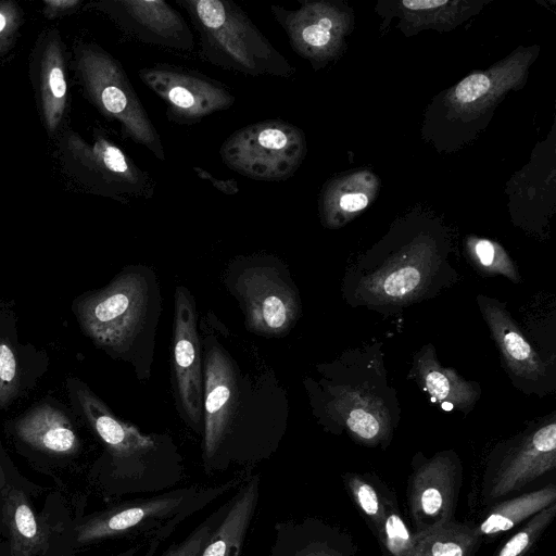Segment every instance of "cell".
I'll list each match as a JSON object with an SVG mask.
<instances>
[{
    "mask_svg": "<svg viewBox=\"0 0 556 556\" xmlns=\"http://www.w3.org/2000/svg\"><path fill=\"white\" fill-rule=\"evenodd\" d=\"M203 346L204 471L224 472L268 459L285 432V419L269 417L274 414V387L254 384L214 334L203 336Z\"/></svg>",
    "mask_w": 556,
    "mask_h": 556,
    "instance_id": "obj_1",
    "label": "cell"
},
{
    "mask_svg": "<svg viewBox=\"0 0 556 556\" xmlns=\"http://www.w3.org/2000/svg\"><path fill=\"white\" fill-rule=\"evenodd\" d=\"M85 332L100 346L131 362L140 379L151 370L161 292L147 266H132L76 307Z\"/></svg>",
    "mask_w": 556,
    "mask_h": 556,
    "instance_id": "obj_2",
    "label": "cell"
},
{
    "mask_svg": "<svg viewBox=\"0 0 556 556\" xmlns=\"http://www.w3.org/2000/svg\"><path fill=\"white\" fill-rule=\"evenodd\" d=\"M81 410L106 447L108 476L121 494H157L182 481L178 447L167 435L146 434L117 419L85 386L76 388Z\"/></svg>",
    "mask_w": 556,
    "mask_h": 556,
    "instance_id": "obj_3",
    "label": "cell"
},
{
    "mask_svg": "<svg viewBox=\"0 0 556 556\" xmlns=\"http://www.w3.org/2000/svg\"><path fill=\"white\" fill-rule=\"evenodd\" d=\"M199 35L201 56L250 76L289 78L294 67L250 17L228 0H176Z\"/></svg>",
    "mask_w": 556,
    "mask_h": 556,
    "instance_id": "obj_4",
    "label": "cell"
},
{
    "mask_svg": "<svg viewBox=\"0 0 556 556\" xmlns=\"http://www.w3.org/2000/svg\"><path fill=\"white\" fill-rule=\"evenodd\" d=\"M243 480L239 477L216 485L177 486L124 502L81 525L76 540L88 543L129 534L142 538L147 543H162L179 523L237 489Z\"/></svg>",
    "mask_w": 556,
    "mask_h": 556,
    "instance_id": "obj_5",
    "label": "cell"
},
{
    "mask_svg": "<svg viewBox=\"0 0 556 556\" xmlns=\"http://www.w3.org/2000/svg\"><path fill=\"white\" fill-rule=\"evenodd\" d=\"M222 161L240 175L263 181L291 177L306 154L301 129L282 119H267L242 127L222 144Z\"/></svg>",
    "mask_w": 556,
    "mask_h": 556,
    "instance_id": "obj_6",
    "label": "cell"
},
{
    "mask_svg": "<svg viewBox=\"0 0 556 556\" xmlns=\"http://www.w3.org/2000/svg\"><path fill=\"white\" fill-rule=\"evenodd\" d=\"M77 62L87 92L98 108L119 123L127 138L164 161L161 137L119 63L91 46L80 49Z\"/></svg>",
    "mask_w": 556,
    "mask_h": 556,
    "instance_id": "obj_7",
    "label": "cell"
},
{
    "mask_svg": "<svg viewBox=\"0 0 556 556\" xmlns=\"http://www.w3.org/2000/svg\"><path fill=\"white\" fill-rule=\"evenodd\" d=\"M231 290L240 300L247 325L263 336L287 332L296 321L300 303L282 265L274 257L251 256L232 264Z\"/></svg>",
    "mask_w": 556,
    "mask_h": 556,
    "instance_id": "obj_8",
    "label": "cell"
},
{
    "mask_svg": "<svg viewBox=\"0 0 556 556\" xmlns=\"http://www.w3.org/2000/svg\"><path fill=\"white\" fill-rule=\"evenodd\" d=\"M139 77L165 102L167 117L177 124L199 123L236 101L219 81L180 66L156 64L141 68Z\"/></svg>",
    "mask_w": 556,
    "mask_h": 556,
    "instance_id": "obj_9",
    "label": "cell"
},
{
    "mask_svg": "<svg viewBox=\"0 0 556 556\" xmlns=\"http://www.w3.org/2000/svg\"><path fill=\"white\" fill-rule=\"evenodd\" d=\"M174 372L178 403L186 422L203 433V395L201 342L193 298L185 287L175 292Z\"/></svg>",
    "mask_w": 556,
    "mask_h": 556,
    "instance_id": "obj_10",
    "label": "cell"
},
{
    "mask_svg": "<svg viewBox=\"0 0 556 556\" xmlns=\"http://www.w3.org/2000/svg\"><path fill=\"white\" fill-rule=\"evenodd\" d=\"M104 10L130 36L143 43L192 52L195 41L182 15L164 0H117Z\"/></svg>",
    "mask_w": 556,
    "mask_h": 556,
    "instance_id": "obj_11",
    "label": "cell"
},
{
    "mask_svg": "<svg viewBox=\"0 0 556 556\" xmlns=\"http://www.w3.org/2000/svg\"><path fill=\"white\" fill-rule=\"evenodd\" d=\"M459 479L458 464L448 455H437L418 467L409 483V509L416 532L452 521Z\"/></svg>",
    "mask_w": 556,
    "mask_h": 556,
    "instance_id": "obj_12",
    "label": "cell"
},
{
    "mask_svg": "<svg viewBox=\"0 0 556 556\" xmlns=\"http://www.w3.org/2000/svg\"><path fill=\"white\" fill-rule=\"evenodd\" d=\"M277 23L287 34L293 50L317 65L337 50L343 29L342 15L327 2H303L295 10L270 5Z\"/></svg>",
    "mask_w": 556,
    "mask_h": 556,
    "instance_id": "obj_13",
    "label": "cell"
},
{
    "mask_svg": "<svg viewBox=\"0 0 556 556\" xmlns=\"http://www.w3.org/2000/svg\"><path fill=\"white\" fill-rule=\"evenodd\" d=\"M71 143L74 155L109 194L119 199L152 197L154 182L151 176L105 137H98L92 144L72 138Z\"/></svg>",
    "mask_w": 556,
    "mask_h": 556,
    "instance_id": "obj_14",
    "label": "cell"
},
{
    "mask_svg": "<svg viewBox=\"0 0 556 556\" xmlns=\"http://www.w3.org/2000/svg\"><path fill=\"white\" fill-rule=\"evenodd\" d=\"M556 424L544 422L527 434L507 455L494 478L490 495L494 498L517 491L555 468Z\"/></svg>",
    "mask_w": 556,
    "mask_h": 556,
    "instance_id": "obj_15",
    "label": "cell"
},
{
    "mask_svg": "<svg viewBox=\"0 0 556 556\" xmlns=\"http://www.w3.org/2000/svg\"><path fill=\"white\" fill-rule=\"evenodd\" d=\"M348 384L330 388V413L357 441L375 445L391 434V414L372 387Z\"/></svg>",
    "mask_w": 556,
    "mask_h": 556,
    "instance_id": "obj_16",
    "label": "cell"
},
{
    "mask_svg": "<svg viewBox=\"0 0 556 556\" xmlns=\"http://www.w3.org/2000/svg\"><path fill=\"white\" fill-rule=\"evenodd\" d=\"M260 489L258 473L244 478L225 502L223 515L199 556H241L257 509Z\"/></svg>",
    "mask_w": 556,
    "mask_h": 556,
    "instance_id": "obj_17",
    "label": "cell"
},
{
    "mask_svg": "<svg viewBox=\"0 0 556 556\" xmlns=\"http://www.w3.org/2000/svg\"><path fill=\"white\" fill-rule=\"evenodd\" d=\"M478 303L510 372L525 380L542 378L545 374L543 361L503 305L482 295L478 296Z\"/></svg>",
    "mask_w": 556,
    "mask_h": 556,
    "instance_id": "obj_18",
    "label": "cell"
},
{
    "mask_svg": "<svg viewBox=\"0 0 556 556\" xmlns=\"http://www.w3.org/2000/svg\"><path fill=\"white\" fill-rule=\"evenodd\" d=\"M415 370L419 383L434 403L446 409L471 410L480 397V388L458 376L453 368L442 367L431 345L424 346L415 359Z\"/></svg>",
    "mask_w": 556,
    "mask_h": 556,
    "instance_id": "obj_19",
    "label": "cell"
},
{
    "mask_svg": "<svg viewBox=\"0 0 556 556\" xmlns=\"http://www.w3.org/2000/svg\"><path fill=\"white\" fill-rule=\"evenodd\" d=\"M17 435L33 447L51 454H71L78 448L68 418L50 405H40L16 422Z\"/></svg>",
    "mask_w": 556,
    "mask_h": 556,
    "instance_id": "obj_20",
    "label": "cell"
},
{
    "mask_svg": "<svg viewBox=\"0 0 556 556\" xmlns=\"http://www.w3.org/2000/svg\"><path fill=\"white\" fill-rule=\"evenodd\" d=\"M268 556H346L330 530L318 520H286L275 525Z\"/></svg>",
    "mask_w": 556,
    "mask_h": 556,
    "instance_id": "obj_21",
    "label": "cell"
},
{
    "mask_svg": "<svg viewBox=\"0 0 556 556\" xmlns=\"http://www.w3.org/2000/svg\"><path fill=\"white\" fill-rule=\"evenodd\" d=\"M3 518L9 529L11 552L14 556H35L47 547V530L23 492L11 490L5 493Z\"/></svg>",
    "mask_w": 556,
    "mask_h": 556,
    "instance_id": "obj_22",
    "label": "cell"
},
{
    "mask_svg": "<svg viewBox=\"0 0 556 556\" xmlns=\"http://www.w3.org/2000/svg\"><path fill=\"white\" fill-rule=\"evenodd\" d=\"M555 500L556 489L553 484L510 498L494 506L475 531L480 538L508 531L554 504Z\"/></svg>",
    "mask_w": 556,
    "mask_h": 556,
    "instance_id": "obj_23",
    "label": "cell"
},
{
    "mask_svg": "<svg viewBox=\"0 0 556 556\" xmlns=\"http://www.w3.org/2000/svg\"><path fill=\"white\" fill-rule=\"evenodd\" d=\"M415 535L408 556H472L481 539L475 529L454 521Z\"/></svg>",
    "mask_w": 556,
    "mask_h": 556,
    "instance_id": "obj_24",
    "label": "cell"
},
{
    "mask_svg": "<svg viewBox=\"0 0 556 556\" xmlns=\"http://www.w3.org/2000/svg\"><path fill=\"white\" fill-rule=\"evenodd\" d=\"M67 96L64 62L60 45L50 41L41 62V100L46 125L54 131L63 116Z\"/></svg>",
    "mask_w": 556,
    "mask_h": 556,
    "instance_id": "obj_25",
    "label": "cell"
},
{
    "mask_svg": "<svg viewBox=\"0 0 556 556\" xmlns=\"http://www.w3.org/2000/svg\"><path fill=\"white\" fill-rule=\"evenodd\" d=\"M469 255L478 270L484 275H503L513 281H518L517 269L496 243L486 239H475L468 244Z\"/></svg>",
    "mask_w": 556,
    "mask_h": 556,
    "instance_id": "obj_26",
    "label": "cell"
},
{
    "mask_svg": "<svg viewBox=\"0 0 556 556\" xmlns=\"http://www.w3.org/2000/svg\"><path fill=\"white\" fill-rule=\"evenodd\" d=\"M555 513L556 505L554 503L532 516L530 520L494 554V556L526 555L554 519Z\"/></svg>",
    "mask_w": 556,
    "mask_h": 556,
    "instance_id": "obj_27",
    "label": "cell"
},
{
    "mask_svg": "<svg viewBox=\"0 0 556 556\" xmlns=\"http://www.w3.org/2000/svg\"><path fill=\"white\" fill-rule=\"evenodd\" d=\"M379 533L388 556H408L416 543L415 533H410L402 517L388 504H384Z\"/></svg>",
    "mask_w": 556,
    "mask_h": 556,
    "instance_id": "obj_28",
    "label": "cell"
},
{
    "mask_svg": "<svg viewBox=\"0 0 556 556\" xmlns=\"http://www.w3.org/2000/svg\"><path fill=\"white\" fill-rule=\"evenodd\" d=\"M225 503L216 508L182 540L168 546L161 556H199L218 523Z\"/></svg>",
    "mask_w": 556,
    "mask_h": 556,
    "instance_id": "obj_29",
    "label": "cell"
},
{
    "mask_svg": "<svg viewBox=\"0 0 556 556\" xmlns=\"http://www.w3.org/2000/svg\"><path fill=\"white\" fill-rule=\"evenodd\" d=\"M348 485L356 505L374 522L379 532L383 520L384 504L380 502L374 486L358 477L350 478Z\"/></svg>",
    "mask_w": 556,
    "mask_h": 556,
    "instance_id": "obj_30",
    "label": "cell"
},
{
    "mask_svg": "<svg viewBox=\"0 0 556 556\" xmlns=\"http://www.w3.org/2000/svg\"><path fill=\"white\" fill-rule=\"evenodd\" d=\"M18 389L17 363L11 346L0 338V407L7 406Z\"/></svg>",
    "mask_w": 556,
    "mask_h": 556,
    "instance_id": "obj_31",
    "label": "cell"
},
{
    "mask_svg": "<svg viewBox=\"0 0 556 556\" xmlns=\"http://www.w3.org/2000/svg\"><path fill=\"white\" fill-rule=\"evenodd\" d=\"M20 22L18 9L13 2H0V51L9 45Z\"/></svg>",
    "mask_w": 556,
    "mask_h": 556,
    "instance_id": "obj_32",
    "label": "cell"
},
{
    "mask_svg": "<svg viewBox=\"0 0 556 556\" xmlns=\"http://www.w3.org/2000/svg\"><path fill=\"white\" fill-rule=\"evenodd\" d=\"M193 170L195 172L198 177H200L203 180L210 181L217 190L225 194L232 195L238 193L239 191L237 180L235 179H218L214 177L211 173L199 166H194Z\"/></svg>",
    "mask_w": 556,
    "mask_h": 556,
    "instance_id": "obj_33",
    "label": "cell"
},
{
    "mask_svg": "<svg viewBox=\"0 0 556 556\" xmlns=\"http://www.w3.org/2000/svg\"><path fill=\"white\" fill-rule=\"evenodd\" d=\"M368 203L364 193H344L338 199L339 210L345 213H353L363 210Z\"/></svg>",
    "mask_w": 556,
    "mask_h": 556,
    "instance_id": "obj_34",
    "label": "cell"
},
{
    "mask_svg": "<svg viewBox=\"0 0 556 556\" xmlns=\"http://www.w3.org/2000/svg\"><path fill=\"white\" fill-rule=\"evenodd\" d=\"M448 2L445 0H409V1H403V5L406 7L409 10H431L437 9L441 5H445Z\"/></svg>",
    "mask_w": 556,
    "mask_h": 556,
    "instance_id": "obj_35",
    "label": "cell"
},
{
    "mask_svg": "<svg viewBox=\"0 0 556 556\" xmlns=\"http://www.w3.org/2000/svg\"><path fill=\"white\" fill-rule=\"evenodd\" d=\"M79 2L77 0H46L47 9L52 13H59L76 7Z\"/></svg>",
    "mask_w": 556,
    "mask_h": 556,
    "instance_id": "obj_36",
    "label": "cell"
},
{
    "mask_svg": "<svg viewBox=\"0 0 556 556\" xmlns=\"http://www.w3.org/2000/svg\"><path fill=\"white\" fill-rule=\"evenodd\" d=\"M140 549V544L139 545H136L134 547H130L129 549L116 555V556H134V554Z\"/></svg>",
    "mask_w": 556,
    "mask_h": 556,
    "instance_id": "obj_37",
    "label": "cell"
}]
</instances>
